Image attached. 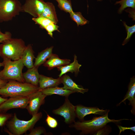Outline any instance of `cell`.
I'll list each match as a JSON object with an SVG mask.
<instances>
[{"mask_svg": "<svg viewBox=\"0 0 135 135\" xmlns=\"http://www.w3.org/2000/svg\"><path fill=\"white\" fill-rule=\"evenodd\" d=\"M18 0H0V23L12 20L22 12Z\"/></svg>", "mask_w": 135, "mask_h": 135, "instance_id": "6", "label": "cell"}, {"mask_svg": "<svg viewBox=\"0 0 135 135\" xmlns=\"http://www.w3.org/2000/svg\"><path fill=\"white\" fill-rule=\"evenodd\" d=\"M45 3L44 0H26L22 6V12L28 13L33 18L40 17L43 10Z\"/></svg>", "mask_w": 135, "mask_h": 135, "instance_id": "9", "label": "cell"}, {"mask_svg": "<svg viewBox=\"0 0 135 135\" xmlns=\"http://www.w3.org/2000/svg\"><path fill=\"white\" fill-rule=\"evenodd\" d=\"M10 113L0 112V127L6 124V122L12 117Z\"/></svg>", "mask_w": 135, "mask_h": 135, "instance_id": "27", "label": "cell"}, {"mask_svg": "<svg viewBox=\"0 0 135 135\" xmlns=\"http://www.w3.org/2000/svg\"><path fill=\"white\" fill-rule=\"evenodd\" d=\"M118 128L119 130V135H120V134L122 132H124L126 130H132L134 132H135V126H134L132 127H123L121 126L118 125Z\"/></svg>", "mask_w": 135, "mask_h": 135, "instance_id": "32", "label": "cell"}, {"mask_svg": "<svg viewBox=\"0 0 135 135\" xmlns=\"http://www.w3.org/2000/svg\"><path fill=\"white\" fill-rule=\"evenodd\" d=\"M8 82V80L0 79V88L4 86Z\"/></svg>", "mask_w": 135, "mask_h": 135, "instance_id": "33", "label": "cell"}, {"mask_svg": "<svg viewBox=\"0 0 135 135\" xmlns=\"http://www.w3.org/2000/svg\"><path fill=\"white\" fill-rule=\"evenodd\" d=\"M52 112L54 114L62 116L67 124L70 125L75 121V106L70 102L68 97H65L63 104L58 108L53 110Z\"/></svg>", "mask_w": 135, "mask_h": 135, "instance_id": "7", "label": "cell"}, {"mask_svg": "<svg viewBox=\"0 0 135 135\" xmlns=\"http://www.w3.org/2000/svg\"><path fill=\"white\" fill-rule=\"evenodd\" d=\"M55 0L58 2V6L61 10L69 13L73 11L70 0Z\"/></svg>", "mask_w": 135, "mask_h": 135, "instance_id": "25", "label": "cell"}, {"mask_svg": "<svg viewBox=\"0 0 135 135\" xmlns=\"http://www.w3.org/2000/svg\"><path fill=\"white\" fill-rule=\"evenodd\" d=\"M40 16L48 19L56 24L58 22L55 6L51 2H45L43 10Z\"/></svg>", "mask_w": 135, "mask_h": 135, "instance_id": "20", "label": "cell"}, {"mask_svg": "<svg viewBox=\"0 0 135 135\" xmlns=\"http://www.w3.org/2000/svg\"><path fill=\"white\" fill-rule=\"evenodd\" d=\"M2 62L4 68L0 72V79L25 82L22 73L24 66L21 59L15 60L5 59Z\"/></svg>", "mask_w": 135, "mask_h": 135, "instance_id": "5", "label": "cell"}, {"mask_svg": "<svg viewBox=\"0 0 135 135\" xmlns=\"http://www.w3.org/2000/svg\"><path fill=\"white\" fill-rule=\"evenodd\" d=\"M11 33L8 31L2 33L0 29V43H2L5 41L12 38Z\"/></svg>", "mask_w": 135, "mask_h": 135, "instance_id": "30", "label": "cell"}, {"mask_svg": "<svg viewBox=\"0 0 135 135\" xmlns=\"http://www.w3.org/2000/svg\"><path fill=\"white\" fill-rule=\"evenodd\" d=\"M32 116L30 120H24L19 119L16 114L14 113L6 124L10 135H21L28 130L30 131L42 118V114L40 112Z\"/></svg>", "mask_w": 135, "mask_h": 135, "instance_id": "4", "label": "cell"}, {"mask_svg": "<svg viewBox=\"0 0 135 135\" xmlns=\"http://www.w3.org/2000/svg\"><path fill=\"white\" fill-rule=\"evenodd\" d=\"M30 133L27 135H40L46 134V129L43 127L39 126L33 128L30 131Z\"/></svg>", "mask_w": 135, "mask_h": 135, "instance_id": "28", "label": "cell"}, {"mask_svg": "<svg viewBox=\"0 0 135 135\" xmlns=\"http://www.w3.org/2000/svg\"><path fill=\"white\" fill-rule=\"evenodd\" d=\"M110 128L106 125L96 132L94 135H108L110 132Z\"/></svg>", "mask_w": 135, "mask_h": 135, "instance_id": "31", "label": "cell"}, {"mask_svg": "<svg viewBox=\"0 0 135 135\" xmlns=\"http://www.w3.org/2000/svg\"><path fill=\"white\" fill-rule=\"evenodd\" d=\"M61 83L60 77L55 79L40 74L39 80V90L47 88L58 86Z\"/></svg>", "mask_w": 135, "mask_h": 135, "instance_id": "19", "label": "cell"}, {"mask_svg": "<svg viewBox=\"0 0 135 135\" xmlns=\"http://www.w3.org/2000/svg\"><path fill=\"white\" fill-rule=\"evenodd\" d=\"M34 52L31 44L26 46L21 56L20 59L24 66L29 69L34 67L33 60L35 58L34 55Z\"/></svg>", "mask_w": 135, "mask_h": 135, "instance_id": "16", "label": "cell"}, {"mask_svg": "<svg viewBox=\"0 0 135 135\" xmlns=\"http://www.w3.org/2000/svg\"><path fill=\"white\" fill-rule=\"evenodd\" d=\"M118 4L121 6L118 11L119 14H121L126 8L130 7L134 9L135 8V0H121L116 1L115 4Z\"/></svg>", "mask_w": 135, "mask_h": 135, "instance_id": "24", "label": "cell"}, {"mask_svg": "<svg viewBox=\"0 0 135 135\" xmlns=\"http://www.w3.org/2000/svg\"><path fill=\"white\" fill-rule=\"evenodd\" d=\"M38 67L34 66L28 69L26 71L23 73L25 82L39 86L40 74L38 72Z\"/></svg>", "mask_w": 135, "mask_h": 135, "instance_id": "17", "label": "cell"}, {"mask_svg": "<svg viewBox=\"0 0 135 135\" xmlns=\"http://www.w3.org/2000/svg\"><path fill=\"white\" fill-rule=\"evenodd\" d=\"M61 83L64 85L62 88L73 92L74 93L84 94L88 91V89L84 88L82 86L77 84L70 77L66 74L60 77Z\"/></svg>", "mask_w": 135, "mask_h": 135, "instance_id": "12", "label": "cell"}, {"mask_svg": "<svg viewBox=\"0 0 135 135\" xmlns=\"http://www.w3.org/2000/svg\"><path fill=\"white\" fill-rule=\"evenodd\" d=\"M46 96L40 91L35 92L29 96L28 104L26 108L30 115L32 116L38 112L41 106L44 104Z\"/></svg>", "mask_w": 135, "mask_h": 135, "instance_id": "10", "label": "cell"}, {"mask_svg": "<svg viewBox=\"0 0 135 135\" xmlns=\"http://www.w3.org/2000/svg\"><path fill=\"white\" fill-rule=\"evenodd\" d=\"M109 111L106 114L99 117H94L91 120L82 121L75 122L69 125L70 128H74L78 130L81 131L80 135L94 134L96 132L103 128L109 122L118 123L123 120H129L127 119L119 120L110 119L108 117Z\"/></svg>", "mask_w": 135, "mask_h": 135, "instance_id": "1", "label": "cell"}, {"mask_svg": "<svg viewBox=\"0 0 135 135\" xmlns=\"http://www.w3.org/2000/svg\"><path fill=\"white\" fill-rule=\"evenodd\" d=\"M8 98H4L1 96H0V106L2 103L6 100Z\"/></svg>", "mask_w": 135, "mask_h": 135, "instance_id": "34", "label": "cell"}, {"mask_svg": "<svg viewBox=\"0 0 135 135\" xmlns=\"http://www.w3.org/2000/svg\"><path fill=\"white\" fill-rule=\"evenodd\" d=\"M39 90L38 86L10 80L0 88V95L4 98L17 96H29Z\"/></svg>", "mask_w": 135, "mask_h": 135, "instance_id": "2", "label": "cell"}, {"mask_svg": "<svg viewBox=\"0 0 135 135\" xmlns=\"http://www.w3.org/2000/svg\"><path fill=\"white\" fill-rule=\"evenodd\" d=\"M135 78L133 76L130 78V81L128 86V90L124 99L118 104L120 105L122 103L126 104V101L128 100L129 102V105L132 107L131 110V113L134 115L135 114Z\"/></svg>", "mask_w": 135, "mask_h": 135, "instance_id": "14", "label": "cell"}, {"mask_svg": "<svg viewBox=\"0 0 135 135\" xmlns=\"http://www.w3.org/2000/svg\"><path fill=\"white\" fill-rule=\"evenodd\" d=\"M123 22L127 33V37L124 40L122 44V45H124L128 42L132 34L135 32V25L129 26L127 25L125 22Z\"/></svg>", "mask_w": 135, "mask_h": 135, "instance_id": "26", "label": "cell"}, {"mask_svg": "<svg viewBox=\"0 0 135 135\" xmlns=\"http://www.w3.org/2000/svg\"><path fill=\"white\" fill-rule=\"evenodd\" d=\"M53 46L47 48L46 49L39 52L36 58L34 63V66L39 67L43 64L53 54L52 49Z\"/></svg>", "mask_w": 135, "mask_h": 135, "instance_id": "22", "label": "cell"}, {"mask_svg": "<svg viewBox=\"0 0 135 135\" xmlns=\"http://www.w3.org/2000/svg\"><path fill=\"white\" fill-rule=\"evenodd\" d=\"M39 91L42 92L47 96L56 94L65 97H68L70 94L74 93L72 91L64 89L62 87H59L58 86L47 88Z\"/></svg>", "mask_w": 135, "mask_h": 135, "instance_id": "21", "label": "cell"}, {"mask_svg": "<svg viewBox=\"0 0 135 135\" xmlns=\"http://www.w3.org/2000/svg\"><path fill=\"white\" fill-rule=\"evenodd\" d=\"M70 62V60L60 59L57 55L53 54L43 66L47 68L48 70H50L56 67L67 65Z\"/></svg>", "mask_w": 135, "mask_h": 135, "instance_id": "15", "label": "cell"}, {"mask_svg": "<svg viewBox=\"0 0 135 135\" xmlns=\"http://www.w3.org/2000/svg\"><path fill=\"white\" fill-rule=\"evenodd\" d=\"M77 58L76 56L74 54V61L73 62L65 66L57 68L58 70L60 71V73L58 75L59 77L68 72L72 73L74 72L75 76H77L80 72V68L82 65L78 64Z\"/></svg>", "mask_w": 135, "mask_h": 135, "instance_id": "18", "label": "cell"}, {"mask_svg": "<svg viewBox=\"0 0 135 135\" xmlns=\"http://www.w3.org/2000/svg\"><path fill=\"white\" fill-rule=\"evenodd\" d=\"M108 111L110 110L100 109L96 107H86L81 104L75 106L76 117L80 121L84 120V117L87 115L94 114L102 116Z\"/></svg>", "mask_w": 135, "mask_h": 135, "instance_id": "11", "label": "cell"}, {"mask_svg": "<svg viewBox=\"0 0 135 135\" xmlns=\"http://www.w3.org/2000/svg\"><path fill=\"white\" fill-rule=\"evenodd\" d=\"M69 14L71 19L76 23L78 26L84 25L88 22V21L84 18L80 12L73 11Z\"/></svg>", "mask_w": 135, "mask_h": 135, "instance_id": "23", "label": "cell"}, {"mask_svg": "<svg viewBox=\"0 0 135 135\" xmlns=\"http://www.w3.org/2000/svg\"><path fill=\"white\" fill-rule=\"evenodd\" d=\"M4 66V64L2 62H0V67L3 66Z\"/></svg>", "mask_w": 135, "mask_h": 135, "instance_id": "35", "label": "cell"}, {"mask_svg": "<svg viewBox=\"0 0 135 135\" xmlns=\"http://www.w3.org/2000/svg\"><path fill=\"white\" fill-rule=\"evenodd\" d=\"M47 115L46 121L48 126L52 128H56L58 125V122L57 120L47 113Z\"/></svg>", "mask_w": 135, "mask_h": 135, "instance_id": "29", "label": "cell"}, {"mask_svg": "<svg viewBox=\"0 0 135 135\" xmlns=\"http://www.w3.org/2000/svg\"><path fill=\"white\" fill-rule=\"evenodd\" d=\"M32 20L41 28L45 29L52 37H53L52 33L54 32L56 30L59 31L58 30L59 26L48 19L40 16L33 18Z\"/></svg>", "mask_w": 135, "mask_h": 135, "instance_id": "13", "label": "cell"}, {"mask_svg": "<svg viewBox=\"0 0 135 135\" xmlns=\"http://www.w3.org/2000/svg\"><path fill=\"white\" fill-rule=\"evenodd\" d=\"M97 0V1H102V0ZM87 0V2H88V0Z\"/></svg>", "mask_w": 135, "mask_h": 135, "instance_id": "36", "label": "cell"}, {"mask_svg": "<svg viewBox=\"0 0 135 135\" xmlns=\"http://www.w3.org/2000/svg\"><path fill=\"white\" fill-rule=\"evenodd\" d=\"M29 96H17L10 97L0 106L1 112H6L10 109L26 108L28 105Z\"/></svg>", "mask_w": 135, "mask_h": 135, "instance_id": "8", "label": "cell"}, {"mask_svg": "<svg viewBox=\"0 0 135 135\" xmlns=\"http://www.w3.org/2000/svg\"><path fill=\"white\" fill-rule=\"evenodd\" d=\"M26 47L22 39L11 38L0 44V56L3 59L18 60Z\"/></svg>", "mask_w": 135, "mask_h": 135, "instance_id": "3", "label": "cell"}]
</instances>
